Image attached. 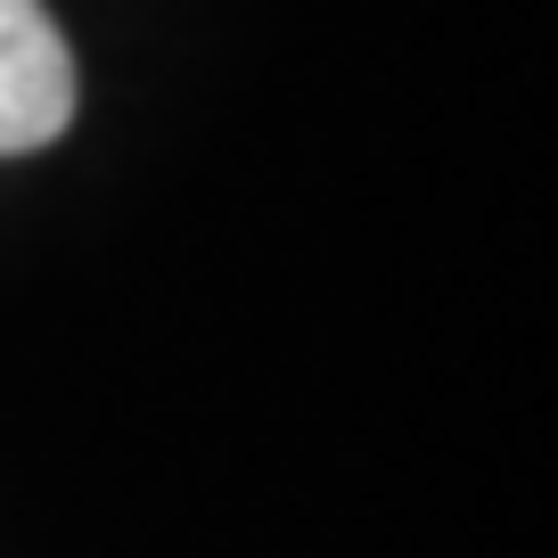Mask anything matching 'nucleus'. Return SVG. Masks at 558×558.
I'll use <instances>...</instances> for the list:
<instances>
[{"label": "nucleus", "mask_w": 558, "mask_h": 558, "mask_svg": "<svg viewBox=\"0 0 558 558\" xmlns=\"http://www.w3.org/2000/svg\"><path fill=\"white\" fill-rule=\"evenodd\" d=\"M74 123V50L41 0H0V157H34Z\"/></svg>", "instance_id": "nucleus-1"}]
</instances>
